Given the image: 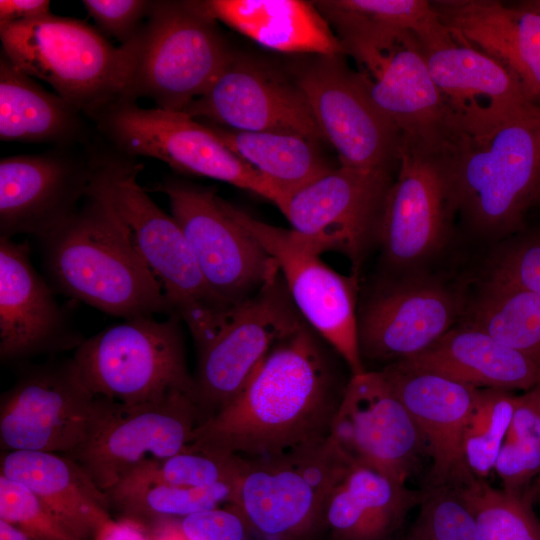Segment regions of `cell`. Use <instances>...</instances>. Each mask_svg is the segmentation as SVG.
<instances>
[{
	"mask_svg": "<svg viewBox=\"0 0 540 540\" xmlns=\"http://www.w3.org/2000/svg\"><path fill=\"white\" fill-rule=\"evenodd\" d=\"M347 382L305 323L274 346L231 403L196 427L187 447L264 459L322 442Z\"/></svg>",
	"mask_w": 540,
	"mask_h": 540,
	"instance_id": "obj_1",
	"label": "cell"
},
{
	"mask_svg": "<svg viewBox=\"0 0 540 540\" xmlns=\"http://www.w3.org/2000/svg\"><path fill=\"white\" fill-rule=\"evenodd\" d=\"M88 158L86 197L97 200L111 214L162 285L199 351L221 329L234 305L211 289L176 220L138 183L142 163L113 148L96 151Z\"/></svg>",
	"mask_w": 540,
	"mask_h": 540,
	"instance_id": "obj_2",
	"label": "cell"
},
{
	"mask_svg": "<svg viewBox=\"0 0 540 540\" xmlns=\"http://www.w3.org/2000/svg\"><path fill=\"white\" fill-rule=\"evenodd\" d=\"M51 287L106 314L131 319L172 314L156 276L97 200L39 239Z\"/></svg>",
	"mask_w": 540,
	"mask_h": 540,
	"instance_id": "obj_3",
	"label": "cell"
},
{
	"mask_svg": "<svg viewBox=\"0 0 540 540\" xmlns=\"http://www.w3.org/2000/svg\"><path fill=\"white\" fill-rule=\"evenodd\" d=\"M440 157L454 212L479 233L511 231L540 187V105L462 136Z\"/></svg>",
	"mask_w": 540,
	"mask_h": 540,
	"instance_id": "obj_4",
	"label": "cell"
},
{
	"mask_svg": "<svg viewBox=\"0 0 540 540\" xmlns=\"http://www.w3.org/2000/svg\"><path fill=\"white\" fill-rule=\"evenodd\" d=\"M137 37L115 47L86 22L53 14L0 24L1 52L93 120L125 100Z\"/></svg>",
	"mask_w": 540,
	"mask_h": 540,
	"instance_id": "obj_5",
	"label": "cell"
},
{
	"mask_svg": "<svg viewBox=\"0 0 540 540\" xmlns=\"http://www.w3.org/2000/svg\"><path fill=\"white\" fill-rule=\"evenodd\" d=\"M137 43L125 100L167 111L184 112L233 55L201 1H154Z\"/></svg>",
	"mask_w": 540,
	"mask_h": 540,
	"instance_id": "obj_6",
	"label": "cell"
},
{
	"mask_svg": "<svg viewBox=\"0 0 540 540\" xmlns=\"http://www.w3.org/2000/svg\"><path fill=\"white\" fill-rule=\"evenodd\" d=\"M181 323L175 313L125 319L84 339L71 359L95 396L139 404L181 391L195 401Z\"/></svg>",
	"mask_w": 540,
	"mask_h": 540,
	"instance_id": "obj_7",
	"label": "cell"
},
{
	"mask_svg": "<svg viewBox=\"0 0 540 540\" xmlns=\"http://www.w3.org/2000/svg\"><path fill=\"white\" fill-rule=\"evenodd\" d=\"M94 121L112 148L126 156L158 159L173 170L226 182L273 203L283 212L286 196L232 152L204 123L184 112L143 108L122 100Z\"/></svg>",
	"mask_w": 540,
	"mask_h": 540,
	"instance_id": "obj_8",
	"label": "cell"
},
{
	"mask_svg": "<svg viewBox=\"0 0 540 540\" xmlns=\"http://www.w3.org/2000/svg\"><path fill=\"white\" fill-rule=\"evenodd\" d=\"M305 323L280 271L235 304L214 338L198 351L193 378L199 424L231 403L274 346Z\"/></svg>",
	"mask_w": 540,
	"mask_h": 540,
	"instance_id": "obj_9",
	"label": "cell"
},
{
	"mask_svg": "<svg viewBox=\"0 0 540 540\" xmlns=\"http://www.w3.org/2000/svg\"><path fill=\"white\" fill-rule=\"evenodd\" d=\"M198 424L195 401L181 391L139 404L98 397L86 439L67 456L106 492L139 465L183 451Z\"/></svg>",
	"mask_w": 540,
	"mask_h": 540,
	"instance_id": "obj_10",
	"label": "cell"
},
{
	"mask_svg": "<svg viewBox=\"0 0 540 540\" xmlns=\"http://www.w3.org/2000/svg\"><path fill=\"white\" fill-rule=\"evenodd\" d=\"M225 211L273 258L305 322L345 362L351 375L366 370L356 313V277L344 276L296 232L262 222L222 199Z\"/></svg>",
	"mask_w": 540,
	"mask_h": 540,
	"instance_id": "obj_11",
	"label": "cell"
},
{
	"mask_svg": "<svg viewBox=\"0 0 540 540\" xmlns=\"http://www.w3.org/2000/svg\"><path fill=\"white\" fill-rule=\"evenodd\" d=\"M155 190L168 197L171 215L205 280L227 304L251 297L279 271L273 258L225 211L215 189L168 178Z\"/></svg>",
	"mask_w": 540,
	"mask_h": 540,
	"instance_id": "obj_12",
	"label": "cell"
},
{
	"mask_svg": "<svg viewBox=\"0 0 540 540\" xmlns=\"http://www.w3.org/2000/svg\"><path fill=\"white\" fill-rule=\"evenodd\" d=\"M393 181L389 172L340 166L292 193L282 212L313 250L346 256L357 275L371 245Z\"/></svg>",
	"mask_w": 540,
	"mask_h": 540,
	"instance_id": "obj_13",
	"label": "cell"
},
{
	"mask_svg": "<svg viewBox=\"0 0 540 540\" xmlns=\"http://www.w3.org/2000/svg\"><path fill=\"white\" fill-rule=\"evenodd\" d=\"M97 409L72 359L33 367L1 395V449L68 455L86 439Z\"/></svg>",
	"mask_w": 540,
	"mask_h": 540,
	"instance_id": "obj_14",
	"label": "cell"
},
{
	"mask_svg": "<svg viewBox=\"0 0 540 540\" xmlns=\"http://www.w3.org/2000/svg\"><path fill=\"white\" fill-rule=\"evenodd\" d=\"M296 84L325 140L336 149L341 166L390 173L399 161L402 136L343 55L319 56L299 74Z\"/></svg>",
	"mask_w": 540,
	"mask_h": 540,
	"instance_id": "obj_15",
	"label": "cell"
},
{
	"mask_svg": "<svg viewBox=\"0 0 540 540\" xmlns=\"http://www.w3.org/2000/svg\"><path fill=\"white\" fill-rule=\"evenodd\" d=\"M330 436L355 464L402 484L425 453L414 420L380 371L350 376Z\"/></svg>",
	"mask_w": 540,
	"mask_h": 540,
	"instance_id": "obj_16",
	"label": "cell"
},
{
	"mask_svg": "<svg viewBox=\"0 0 540 540\" xmlns=\"http://www.w3.org/2000/svg\"><path fill=\"white\" fill-rule=\"evenodd\" d=\"M398 166L385 198L378 242L385 261L404 268L442 246L454 210L439 154L401 142Z\"/></svg>",
	"mask_w": 540,
	"mask_h": 540,
	"instance_id": "obj_17",
	"label": "cell"
},
{
	"mask_svg": "<svg viewBox=\"0 0 540 540\" xmlns=\"http://www.w3.org/2000/svg\"><path fill=\"white\" fill-rule=\"evenodd\" d=\"M359 65L370 97L399 130L403 142L440 155L457 141L416 35L401 36Z\"/></svg>",
	"mask_w": 540,
	"mask_h": 540,
	"instance_id": "obj_18",
	"label": "cell"
},
{
	"mask_svg": "<svg viewBox=\"0 0 540 540\" xmlns=\"http://www.w3.org/2000/svg\"><path fill=\"white\" fill-rule=\"evenodd\" d=\"M192 118L246 132H285L325 140L297 84L232 55L207 91L184 111Z\"/></svg>",
	"mask_w": 540,
	"mask_h": 540,
	"instance_id": "obj_19",
	"label": "cell"
},
{
	"mask_svg": "<svg viewBox=\"0 0 540 540\" xmlns=\"http://www.w3.org/2000/svg\"><path fill=\"white\" fill-rule=\"evenodd\" d=\"M89 158L63 150L0 160V237H45L66 223L86 197Z\"/></svg>",
	"mask_w": 540,
	"mask_h": 540,
	"instance_id": "obj_20",
	"label": "cell"
},
{
	"mask_svg": "<svg viewBox=\"0 0 540 540\" xmlns=\"http://www.w3.org/2000/svg\"><path fill=\"white\" fill-rule=\"evenodd\" d=\"M454 294L430 280H401L379 287L357 314L362 360L387 365L415 356L452 329Z\"/></svg>",
	"mask_w": 540,
	"mask_h": 540,
	"instance_id": "obj_21",
	"label": "cell"
},
{
	"mask_svg": "<svg viewBox=\"0 0 540 540\" xmlns=\"http://www.w3.org/2000/svg\"><path fill=\"white\" fill-rule=\"evenodd\" d=\"M422 51L459 138L481 134L535 105L511 71L454 35Z\"/></svg>",
	"mask_w": 540,
	"mask_h": 540,
	"instance_id": "obj_22",
	"label": "cell"
},
{
	"mask_svg": "<svg viewBox=\"0 0 540 540\" xmlns=\"http://www.w3.org/2000/svg\"><path fill=\"white\" fill-rule=\"evenodd\" d=\"M54 290L35 270L26 243L0 237V359L19 362L76 349L84 340Z\"/></svg>",
	"mask_w": 540,
	"mask_h": 540,
	"instance_id": "obj_23",
	"label": "cell"
},
{
	"mask_svg": "<svg viewBox=\"0 0 540 540\" xmlns=\"http://www.w3.org/2000/svg\"><path fill=\"white\" fill-rule=\"evenodd\" d=\"M379 371L421 434L432 460L428 486L458 487L473 480L463 452V432L477 388L396 363Z\"/></svg>",
	"mask_w": 540,
	"mask_h": 540,
	"instance_id": "obj_24",
	"label": "cell"
},
{
	"mask_svg": "<svg viewBox=\"0 0 540 540\" xmlns=\"http://www.w3.org/2000/svg\"><path fill=\"white\" fill-rule=\"evenodd\" d=\"M232 504L256 540H325L327 499L281 457L247 459Z\"/></svg>",
	"mask_w": 540,
	"mask_h": 540,
	"instance_id": "obj_25",
	"label": "cell"
},
{
	"mask_svg": "<svg viewBox=\"0 0 540 540\" xmlns=\"http://www.w3.org/2000/svg\"><path fill=\"white\" fill-rule=\"evenodd\" d=\"M453 35L505 66L540 105V14L495 0L431 2Z\"/></svg>",
	"mask_w": 540,
	"mask_h": 540,
	"instance_id": "obj_26",
	"label": "cell"
},
{
	"mask_svg": "<svg viewBox=\"0 0 540 540\" xmlns=\"http://www.w3.org/2000/svg\"><path fill=\"white\" fill-rule=\"evenodd\" d=\"M395 363L475 388L528 391L540 382L539 361L469 325L452 328L423 352Z\"/></svg>",
	"mask_w": 540,
	"mask_h": 540,
	"instance_id": "obj_27",
	"label": "cell"
},
{
	"mask_svg": "<svg viewBox=\"0 0 540 540\" xmlns=\"http://www.w3.org/2000/svg\"><path fill=\"white\" fill-rule=\"evenodd\" d=\"M204 10L260 45L284 53L344 55L330 25L312 2L300 0H208Z\"/></svg>",
	"mask_w": 540,
	"mask_h": 540,
	"instance_id": "obj_28",
	"label": "cell"
},
{
	"mask_svg": "<svg viewBox=\"0 0 540 540\" xmlns=\"http://www.w3.org/2000/svg\"><path fill=\"white\" fill-rule=\"evenodd\" d=\"M0 475L28 487L88 540L113 520L106 493L65 454L3 452Z\"/></svg>",
	"mask_w": 540,
	"mask_h": 540,
	"instance_id": "obj_29",
	"label": "cell"
},
{
	"mask_svg": "<svg viewBox=\"0 0 540 540\" xmlns=\"http://www.w3.org/2000/svg\"><path fill=\"white\" fill-rule=\"evenodd\" d=\"M423 492L407 488L373 469L354 464L329 496L328 540H392Z\"/></svg>",
	"mask_w": 540,
	"mask_h": 540,
	"instance_id": "obj_30",
	"label": "cell"
},
{
	"mask_svg": "<svg viewBox=\"0 0 540 540\" xmlns=\"http://www.w3.org/2000/svg\"><path fill=\"white\" fill-rule=\"evenodd\" d=\"M82 113L0 55V139L66 147L83 136Z\"/></svg>",
	"mask_w": 540,
	"mask_h": 540,
	"instance_id": "obj_31",
	"label": "cell"
},
{
	"mask_svg": "<svg viewBox=\"0 0 540 540\" xmlns=\"http://www.w3.org/2000/svg\"><path fill=\"white\" fill-rule=\"evenodd\" d=\"M312 3L335 29L339 41L412 33L423 47H428L453 37L431 2L426 0H322Z\"/></svg>",
	"mask_w": 540,
	"mask_h": 540,
	"instance_id": "obj_32",
	"label": "cell"
},
{
	"mask_svg": "<svg viewBox=\"0 0 540 540\" xmlns=\"http://www.w3.org/2000/svg\"><path fill=\"white\" fill-rule=\"evenodd\" d=\"M206 125L232 152L280 189L287 200L292 193L332 169L318 152L317 142L304 136Z\"/></svg>",
	"mask_w": 540,
	"mask_h": 540,
	"instance_id": "obj_33",
	"label": "cell"
},
{
	"mask_svg": "<svg viewBox=\"0 0 540 540\" xmlns=\"http://www.w3.org/2000/svg\"><path fill=\"white\" fill-rule=\"evenodd\" d=\"M469 325L540 362V295L492 279L470 308Z\"/></svg>",
	"mask_w": 540,
	"mask_h": 540,
	"instance_id": "obj_34",
	"label": "cell"
},
{
	"mask_svg": "<svg viewBox=\"0 0 540 540\" xmlns=\"http://www.w3.org/2000/svg\"><path fill=\"white\" fill-rule=\"evenodd\" d=\"M237 485L187 488L124 476L106 491L110 507L138 524L157 519H180L229 503Z\"/></svg>",
	"mask_w": 540,
	"mask_h": 540,
	"instance_id": "obj_35",
	"label": "cell"
},
{
	"mask_svg": "<svg viewBox=\"0 0 540 540\" xmlns=\"http://www.w3.org/2000/svg\"><path fill=\"white\" fill-rule=\"evenodd\" d=\"M455 488L474 514L481 540H540V518L524 494L496 489L477 477Z\"/></svg>",
	"mask_w": 540,
	"mask_h": 540,
	"instance_id": "obj_36",
	"label": "cell"
},
{
	"mask_svg": "<svg viewBox=\"0 0 540 540\" xmlns=\"http://www.w3.org/2000/svg\"><path fill=\"white\" fill-rule=\"evenodd\" d=\"M517 397L508 390L477 388L463 432L465 460L475 477L484 479L494 470Z\"/></svg>",
	"mask_w": 540,
	"mask_h": 540,
	"instance_id": "obj_37",
	"label": "cell"
},
{
	"mask_svg": "<svg viewBox=\"0 0 540 540\" xmlns=\"http://www.w3.org/2000/svg\"><path fill=\"white\" fill-rule=\"evenodd\" d=\"M246 465L247 459L238 455L186 447L168 458L147 461L127 475L179 487L209 488L237 485Z\"/></svg>",
	"mask_w": 540,
	"mask_h": 540,
	"instance_id": "obj_38",
	"label": "cell"
},
{
	"mask_svg": "<svg viewBox=\"0 0 540 540\" xmlns=\"http://www.w3.org/2000/svg\"><path fill=\"white\" fill-rule=\"evenodd\" d=\"M407 540H481L474 514L452 486L423 490L418 515Z\"/></svg>",
	"mask_w": 540,
	"mask_h": 540,
	"instance_id": "obj_39",
	"label": "cell"
},
{
	"mask_svg": "<svg viewBox=\"0 0 540 540\" xmlns=\"http://www.w3.org/2000/svg\"><path fill=\"white\" fill-rule=\"evenodd\" d=\"M0 519L47 540H88L32 490L3 475Z\"/></svg>",
	"mask_w": 540,
	"mask_h": 540,
	"instance_id": "obj_40",
	"label": "cell"
},
{
	"mask_svg": "<svg viewBox=\"0 0 540 540\" xmlns=\"http://www.w3.org/2000/svg\"><path fill=\"white\" fill-rule=\"evenodd\" d=\"M296 472L328 500L355 464L329 436L285 456Z\"/></svg>",
	"mask_w": 540,
	"mask_h": 540,
	"instance_id": "obj_41",
	"label": "cell"
},
{
	"mask_svg": "<svg viewBox=\"0 0 540 540\" xmlns=\"http://www.w3.org/2000/svg\"><path fill=\"white\" fill-rule=\"evenodd\" d=\"M88 15L99 30L116 38L121 45L132 42L144 27L154 1L83 0Z\"/></svg>",
	"mask_w": 540,
	"mask_h": 540,
	"instance_id": "obj_42",
	"label": "cell"
},
{
	"mask_svg": "<svg viewBox=\"0 0 540 540\" xmlns=\"http://www.w3.org/2000/svg\"><path fill=\"white\" fill-rule=\"evenodd\" d=\"M494 470L505 491L525 494L530 481L540 474V439L505 437Z\"/></svg>",
	"mask_w": 540,
	"mask_h": 540,
	"instance_id": "obj_43",
	"label": "cell"
},
{
	"mask_svg": "<svg viewBox=\"0 0 540 540\" xmlns=\"http://www.w3.org/2000/svg\"><path fill=\"white\" fill-rule=\"evenodd\" d=\"M174 525L184 540H256L243 516L230 503L185 516Z\"/></svg>",
	"mask_w": 540,
	"mask_h": 540,
	"instance_id": "obj_44",
	"label": "cell"
},
{
	"mask_svg": "<svg viewBox=\"0 0 540 540\" xmlns=\"http://www.w3.org/2000/svg\"><path fill=\"white\" fill-rule=\"evenodd\" d=\"M490 279L540 295V239L518 243L500 253Z\"/></svg>",
	"mask_w": 540,
	"mask_h": 540,
	"instance_id": "obj_45",
	"label": "cell"
},
{
	"mask_svg": "<svg viewBox=\"0 0 540 540\" xmlns=\"http://www.w3.org/2000/svg\"><path fill=\"white\" fill-rule=\"evenodd\" d=\"M52 14L48 0H1L0 24L33 20Z\"/></svg>",
	"mask_w": 540,
	"mask_h": 540,
	"instance_id": "obj_46",
	"label": "cell"
},
{
	"mask_svg": "<svg viewBox=\"0 0 540 540\" xmlns=\"http://www.w3.org/2000/svg\"><path fill=\"white\" fill-rule=\"evenodd\" d=\"M94 540H147L140 529V524L125 519L120 522L112 520L101 528Z\"/></svg>",
	"mask_w": 540,
	"mask_h": 540,
	"instance_id": "obj_47",
	"label": "cell"
},
{
	"mask_svg": "<svg viewBox=\"0 0 540 540\" xmlns=\"http://www.w3.org/2000/svg\"><path fill=\"white\" fill-rule=\"evenodd\" d=\"M0 540H47L0 519Z\"/></svg>",
	"mask_w": 540,
	"mask_h": 540,
	"instance_id": "obj_48",
	"label": "cell"
},
{
	"mask_svg": "<svg viewBox=\"0 0 540 540\" xmlns=\"http://www.w3.org/2000/svg\"><path fill=\"white\" fill-rule=\"evenodd\" d=\"M532 503L540 499V474L524 494Z\"/></svg>",
	"mask_w": 540,
	"mask_h": 540,
	"instance_id": "obj_49",
	"label": "cell"
},
{
	"mask_svg": "<svg viewBox=\"0 0 540 540\" xmlns=\"http://www.w3.org/2000/svg\"><path fill=\"white\" fill-rule=\"evenodd\" d=\"M160 540H184L178 533L175 525L173 524L169 529H167L165 535L161 537Z\"/></svg>",
	"mask_w": 540,
	"mask_h": 540,
	"instance_id": "obj_50",
	"label": "cell"
},
{
	"mask_svg": "<svg viewBox=\"0 0 540 540\" xmlns=\"http://www.w3.org/2000/svg\"><path fill=\"white\" fill-rule=\"evenodd\" d=\"M522 5L540 14V0L527 1L522 3Z\"/></svg>",
	"mask_w": 540,
	"mask_h": 540,
	"instance_id": "obj_51",
	"label": "cell"
},
{
	"mask_svg": "<svg viewBox=\"0 0 540 540\" xmlns=\"http://www.w3.org/2000/svg\"><path fill=\"white\" fill-rule=\"evenodd\" d=\"M536 387H537L539 395H540V382L536 385Z\"/></svg>",
	"mask_w": 540,
	"mask_h": 540,
	"instance_id": "obj_52",
	"label": "cell"
},
{
	"mask_svg": "<svg viewBox=\"0 0 540 540\" xmlns=\"http://www.w3.org/2000/svg\"><path fill=\"white\" fill-rule=\"evenodd\" d=\"M536 198H540V187H539V189H538Z\"/></svg>",
	"mask_w": 540,
	"mask_h": 540,
	"instance_id": "obj_53",
	"label": "cell"
},
{
	"mask_svg": "<svg viewBox=\"0 0 540 540\" xmlns=\"http://www.w3.org/2000/svg\"><path fill=\"white\" fill-rule=\"evenodd\" d=\"M399 540H407L406 537L403 535L402 537H400Z\"/></svg>",
	"mask_w": 540,
	"mask_h": 540,
	"instance_id": "obj_54",
	"label": "cell"
},
{
	"mask_svg": "<svg viewBox=\"0 0 540 540\" xmlns=\"http://www.w3.org/2000/svg\"><path fill=\"white\" fill-rule=\"evenodd\" d=\"M539 501H540V499H539Z\"/></svg>",
	"mask_w": 540,
	"mask_h": 540,
	"instance_id": "obj_55",
	"label": "cell"
}]
</instances>
